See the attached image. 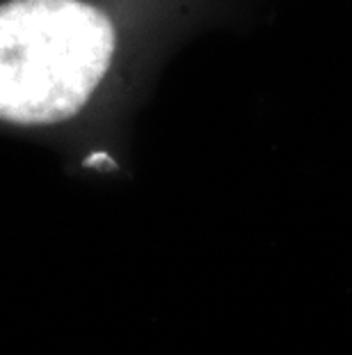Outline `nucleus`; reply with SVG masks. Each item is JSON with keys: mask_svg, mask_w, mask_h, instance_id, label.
Returning a JSON list of instances; mask_svg holds the SVG:
<instances>
[{"mask_svg": "<svg viewBox=\"0 0 352 355\" xmlns=\"http://www.w3.org/2000/svg\"><path fill=\"white\" fill-rule=\"evenodd\" d=\"M117 30L85 0H7L0 5V119L62 124L106 80Z\"/></svg>", "mask_w": 352, "mask_h": 355, "instance_id": "1", "label": "nucleus"}]
</instances>
